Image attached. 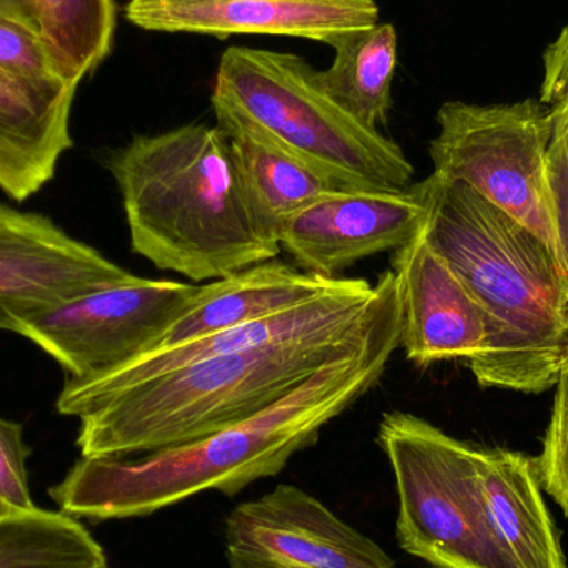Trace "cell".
<instances>
[{"label": "cell", "mask_w": 568, "mask_h": 568, "mask_svg": "<svg viewBox=\"0 0 568 568\" xmlns=\"http://www.w3.org/2000/svg\"><path fill=\"white\" fill-rule=\"evenodd\" d=\"M399 337L396 294L356 351L321 367L268 409L139 459L82 457L50 497L69 516L116 520L150 516L206 490L236 496L278 476L294 454L314 446L331 420L366 396L386 373Z\"/></svg>", "instance_id": "obj_1"}, {"label": "cell", "mask_w": 568, "mask_h": 568, "mask_svg": "<svg viewBox=\"0 0 568 568\" xmlns=\"http://www.w3.org/2000/svg\"><path fill=\"white\" fill-rule=\"evenodd\" d=\"M424 233L486 317L487 343L469 359L483 387L552 389L568 349V276L523 223L459 182L429 175Z\"/></svg>", "instance_id": "obj_2"}, {"label": "cell", "mask_w": 568, "mask_h": 568, "mask_svg": "<svg viewBox=\"0 0 568 568\" xmlns=\"http://www.w3.org/2000/svg\"><path fill=\"white\" fill-rule=\"evenodd\" d=\"M376 287L373 311L353 329L223 354L100 397L77 416L82 457L153 453L268 409L366 341L396 297L390 270L377 278Z\"/></svg>", "instance_id": "obj_3"}, {"label": "cell", "mask_w": 568, "mask_h": 568, "mask_svg": "<svg viewBox=\"0 0 568 568\" xmlns=\"http://www.w3.org/2000/svg\"><path fill=\"white\" fill-rule=\"evenodd\" d=\"M133 253L192 283L215 282L280 255L260 236L219 125L139 135L106 160Z\"/></svg>", "instance_id": "obj_4"}, {"label": "cell", "mask_w": 568, "mask_h": 568, "mask_svg": "<svg viewBox=\"0 0 568 568\" xmlns=\"http://www.w3.org/2000/svg\"><path fill=\"white\" fill-rule=\"evenodd\" d=\"M311 72L291 53L230 47L212 93L220 129L250 133L339 189L410 186L414 166L403 149L344 112L314 85Z\"/></svg>", "instance_id": "obj_5"}, {"label": "cell", "mask_w": 568, "mask_h": 568, "mask_svg": "<svg viewBox=\"0 0 568 568\" xmlns=\"http://www.w3.org/2000/svg\"><path fill=\"white\" fill-rule=\"evenodd\" d=\"M377 444L396 480L400 549L436 568H516L487 514L480 447L397 410L384 414Z\"/></svg>", "instance_id": "obj_6"}, {"label": "cell", "mask_w": 568, "mask_h": 568, "mask_svg": "<svg viewBox=\"0 0 568 568\" xmlns=\"http://www.w3.org/2000/svg\"><path fill=\"white\" fill-rule=\"evenodd\" d=\"M430 142L434 175L459 182L523 223L557 256L547 193L549 110L540 100L474 105L447 102Z\"/></svg>", "instance_id": "obj_7"}, {"label": "cell", "mask_w": 568, "mask_h": 568, "mask_svg": "<svg viewBox=\"0 0 568 568\" xmlns=\"http://www.w3.org/2000/svg\"><path fill=\"white\" fill-rule=\"evenodd\" d=\"M199 284L133 276L20 321V336L45 351L69 379L105 376L152 351L192 304Z\"/></svg>", "instance_id": "obj_8"}, {"label": "cell", "mask_w": 568, "mask_h": 568, "mask_svg": "<svg viewBox=\"0 0 568 568\" xmlns=\"http://www.w3.org/2000/svg\"><path fill=\"white\" fill-rule=\"evenodd\" d=\"M225 550L232 568H396L374 540L291 484L229 514Z\"/></svg>", "instance_id": "obj_9"}, {"label": "cell", "mask_w": 568, "mask_h": 568, "mask_svg": "<svg viewBox=\"0 0 568 568\" xmlns=\"http://www.w3.org/2000/svg\"><path fill=\"white\" fill-rule=\"evenodd\" d=\"M426 216L424 180L407 189L331 190L284 225L280 248L304 273L336 280L349 266L409 243Z\"/></svg>", "instance_id": "obj_10"}, {"label": "cell", "mask_w": 568, "mask_h": 568, "mask_svg": "<svg viewBox=\"0 0 568 568\" xmlns=\"http://www.w3.org/2000/svg\"><path fill=\"white\" fill-rule=\"evenodd\" d=\"M376 300V283L346 278V283L337 290L275 316L263 317L179 346L149 351L120 369L95 379H67L57 399V410L62 416L77 417L100 397L200 361L283 341L306 339L353 329L369 316Z\"/></svg>", "instance_id": "obj_11"}, {"label": "cell", "mask_w": 568, "mask_h": 568, "mask_svg": "<svg viewBox=\"0 0 568 568\" xmlns=\"http://www.w3.org/2000/svg\"><path fill=\"white\" fill-rule=\"evenodd\" d=\"M133 276L47 216L0 205V329Z\"/></svg>", "instance_id": "obj_12"}, {"label": "cell", "mask_w": 568, "mask_h": 568, "mask_svg": "<svg viewBox=\"0 0 568 568\" xmlns=\"http://www.w3.org/2000/svg\"><path fill=\"white\" fill-rule=\"evenodd\" d=\"M390 272L400 311L399 347L416 366L467 361L487 343L486 317L463 280L419 230L394 252Z\"/></svg>", "instance_id": "obj_13"}, {"label": "cell", "mask_w": 568, "mask_h": 568, "mask_svg": "<svg viewBox=\"0 0 568 568\" xmlns=\"http://www.w3.org/2000/svg\"><path fill=\"white\" fill-rule=\"evenodd\" d=\"M125 19L152 32L300 37L329 43L379 19L373 0H130Z\"/></svg>", "instance_id": "obj_14"}, {"label": "cell", "mask_w": 568, "mask_h": 568, "mask_svg": "<svg viewBox=\"0 0 568 568\" xmlns=\"http://www.w3.org/2000/svg\"><path fill=\"white\" fill-rule=\"evenodd\" d=\"M77 89L0 70V190L16 202L39 193L72 149L70 113Z\"/></svg>", "instance_id": "obj_15"}, {"label": "cell", "mask_w": 568, "mask_h": 568, "mask_svg": "<svg viewBox=\"0 0 568 568\" xmlns=\"http://www.w3.org/2000/svg\"><path fill=\"white\" fill-rule=\"evenodd\" d=\"M346 283L297 272L276 260L250 266L200 286L195 300L166 329L159 347L179 346L199 337L233 329L316 300Z\"/></svg>", "instance_id": "obj_16"}, {"label": "cell", "mask_w": 568, "mask_h": 568, "mask_svg": "<svg viewBox=\"0 0 568 568\" xmlns=\"http://www.w3.org/2000/svg\"><path fill=\"white\" fill-rule=\"evenodd\" d=\"M479 473L490 524L514 566L568 568L536 459L500 447L480 449Z\"/></svg>", "instance_id": "obj_17"}, {"label": "cell", "mask_w": 568, "mask_h": 568, "mask_svg": "<svg viewBox=\"0 0 568 568\" xmlns=\"http://www.w3.org/2000/svg\"><path fill=\"white\" fill-rule=\"evenodd\" d=\"M246 205L260 236L280 248L284 225L311 202L339 190L306 163L246 132L226 133Z\"/></svg>", "instance_id": "obj_18"}, {"label": "cell", "mask_w": 568, "mask_h": 568, "mask_svg": "<svg viewBox=\"0 0 568 568\" xmlns=\"http://www.w3.org/2000/svg\"><path fill=\"white\" fill-rule=\"evenodd\" d=\"M333 65L311 72L314 85L361 125L379 132L393 105L397 33L393 23L351 30L331 39Z\"/></svg>", "instance_id": "obj_19"}, {"label": "cell", "mask_w": 568, "mask_h": 568, "mask_svg": "<svg viewBox=\"0 0 568 568\" xmlns=\"http://www.w3.org/2000/svg\"><path fill=\"white\" fill-rule=\"evenodd\" d=\"M0 568H110L92 534L69 514L33 507L0 517Z\"/></svg>", "instance_id": "obj_20"}, {"label": "cell", "mask_w": 568, "mask_h": 568, "mask_svg": "<svg viewBox=\"0 0 568 568\" xmlns=\"http://www.w3.org/2000/svg\"><path fill=\"white\" fill-rule=\"evenodd\" d=\"M37 27L60 72L80 85L112 52L115 0H30Z\"/></svg>", "instance_id": "obj_21"}, {"label": "cell", "mask_w": 568, "mask_h": 568, "mask_svg": "<svg viewBox=\"0 0 568 568\" xmlns=\"http://www.w3.org/2000/svg\"><path fill=\"white\" fill-rule=\"evenodd\" d=\"M0 70L32 82L70 83L60 72L39 30L29 23L2 16H0Z\"/></svg>", "instance_id": "obj_22"}, {"label": "cell", "mask_w": 568, "mask_h": 568, "mask_svg": "<svg viewBox=\"0 0 568 568\" xmlns=\"http://www.w3.org/2000/svg\"><path fill=\"white\" fill-rule=\"evenodd\" d=\"M554 387L552 414L536 464L542 489L559 504L568 519V349Z\"/></svg>", "instance_id": "obj_23"}, {"label": "cell", "mask_w": 568, "mask_h": 568, "mask_svg": "<svg viewBox=\"0 0 568 568\" xmlns=\"http://www.w3.org/2000/svg\"><path fill=\"white\" fill-rule=\"evenodd\" d=\"M552 120L547 149V193L556 236L557 260L568 276V99L546 105Z\"/></svg>", "instance_id": "obj_24"}, {"label": "cell", "mask_w": 568, "mask_h": 568, "mask_svg": "<svg viewBox=\"0 0 568 568\" xmlns=\"http://www.w3.org/2000/svg\"><path fill=\"white\" fill-rule=\"evenodd\" d=\"M27 457L23 427L0 417V500L13 513L36 507L27 479Z\"/></svg>", "instance_id": "obj_25"}, {"label": "cell", "mask_w": 568, "mask_h": 568, "mask_svg": "<svg viewBox=\"0 0 568 568\" xmlns=\"http://www.w3.org/2000/svg\"><path fill=\"white\" fill-rule=\"evenodd\" d=\"M568 99V23L544 53V82L540 102L544 105Z\"/></svg>", "instance_id": "obj_26"}, {"label": "cell", "mask_w": 568, "mask_h": 568, "mask_svg": "<svg viewBox=\"0 0 568 568\" xmlns=\"http://www.w3.org/2000/svg\"><path fill=\"white\" fill-rule=\"evenodd\" d=\"M0 16L20 20V22L29 23L39 30L30 0H0Z\"/></svg>", "instance_id": "obj_27"}, {"label": "cell", "mask_w": 568, "mask_h": 568, "mask_svg": "<svg viewBox=\"0 0 568 568\" xmlns=\"http://www.w3.org/2000/svg\"><path fill=\"white\" fill-rule=\"evenodd\" d=\"M9 514H13V510L0 500V517L9 516Z\"/></svg>", "instance_id": "obj_28"}]
</instances>
